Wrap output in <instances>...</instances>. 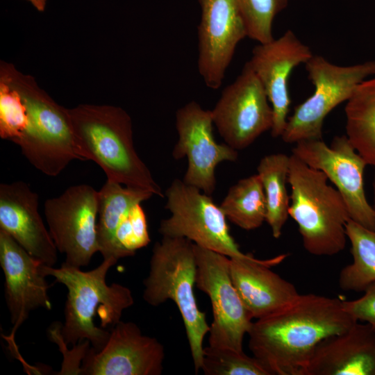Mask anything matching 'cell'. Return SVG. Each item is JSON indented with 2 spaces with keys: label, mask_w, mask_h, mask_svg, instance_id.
I'll return each mask as SVG.
<instances>
[{
  "label": "cell",
  "mask_w": 375,
  "mask_h": 375,
  "mask_svg": "<svg viewBox=\"0 0 375 375\" xmlns=\"http://www.w3.org/2000/svg\"><path fill=\"white\" fill-rule=\"evenodd\" d=\"M0 137L17 144L39 171L58 175L76 151L68 108L58 104L30 75L0 65Z\"/></svg>",
  "instance_id": "1"
},
{
  "label": "cell",
  "mask_w": 375,
  "mask_h": 375,
  "mask_svg": "<svg viewBox=\"0 0 375 375\" xmlns=\"http://www.w3.org/2000/svg\"><path fill=\"white\" fill-rule=\"evenodd\" d=\"M356 322L340 298L299 294L283 308L253 322L249 347L272 375H303L317 344Z\"/></svg>",
  "instance_id": "2"
},
{
  "label": "cell",
  "mask_w": 375,
  "mask_h": 375,
  "mask_svg": "<svg viewBox=\"0 0 375 375\" xmlns=\"http://www.w3.org/2000/svg\"><path fill=\"white\" fill-rule=\"evenodd\" d=\"M68 113L81 160L95 162L109 181L163 197L160 187L135 149L131 118L124 109L81 104L68 109Z\"/></svg>",
  "instance_id": "3"
},
{
  "label": "cell",
  "mask_w": 375,
  "mask_h": 375,
  "mask_svg": "<svg viewBox=\"0 0 375 375\" xmlns=\"http://www.w3.org/2000/svg\"><path fill=\"white\" fill-rule=\"evenodd\" d=\"M117 262L113 258L103 259L100 265L88 272L64 264L60 268L41 265L45 276H52L67 289L65 322L60 330L67 345L88 340L92 349L101 350L110 336V331L104 328L119 322L123 311L133 306L134 299L128 288L106 283V274Z\"/></svg>",
  "instance_id": "4"
},
{
  "label": "cell",
  "mask_w": 375,
  "mask_h": 375,
  "mask_svg": "<svg viewBox=\"0 0 375 375\" xmlns=\"http://www.w3.org/2000/svg\"><path fill=\"white\" fill-rule=\"evenodd\" d=\"M322 171L308 166L292 153L288 183L290 185L289 216L295 221L304 249L317 256H334L344 249L347 205Z\"/></svg>",
  "instance_id": "5"
},
{
  "label": "cell",
  "mask_w": 375,
  "mask_h": 375,
  "mask_svg": "<svg viewBox=\"0 0 375 375\" xmlns=\"http://www.w3.org/2000/svg\"><path fill=\"white\" fill-rule=\"evenodd\" d=\"M197 263L194 243L184 238L162 236L152 249L150 269L144 280V300L158 306L174 302L181 315L195 374L201 369L203 340L210 330L206 313L194 295Z\"/></svg>",
  "instance_id": "6"
},
{
  "label": "cell",
  "mask_w": 375,
  "mask_h": 375,
  "mask_svg": "<svg viewBox=\"0 0 375 375\" xmlns=\"http://www.w3.org/2000/svg\"><path fill=\"white\" fill-rule=\"evenodd\" d=\"M305 66L315 90L288 118L281 136L288 144L322 139L326 117L336 106L347 102L362 81L375 75V60L340 66L322 56L313 55Z\"/></svg>",
  "instance_id": "7"
},
{
  "label": "cell",
  "mask_w": 375,
  "mask_h": 375,
  "mask_svg": "<svg viewBox=\"0 0 375 375\" xmlns=\"http://www.w3.org/2000/svg\"><path fill=\"white\" fill-rule=\"evenodd\" d=\"M169 217L162 219V236L186 238L194 244L231 258H246L230 233L227 218L210 195L175 179L165 192Z\"/></svg>",
  "instance_id": "8"
},
{
  "label": "cell",
  "mask_w": 375,
  "mask_h": 375,
  "mask_svg": "<svg viewBox=\"0 0 375 375\" xmlns=\"http://www.w3.org/2000/svg\"><path fill=\"white\" fill-rule=\"evenodd\" d=\"M194 251L196 286L208 295L212 306L208 346L242 351L253 318L233 283L230 258L195 244Z\"/></svg>",
  "instance_id": "9"
},
{
  "label": "cell",
  "mask_w": 375,
  "mask_h": 375,
  "mask_svg": "<svg viewBox=\"0 0 375 375\" xmlns=\"http://www.w3.org/2000/svg\"><path fill=\"white\" fill-rule=\"evenodd\" d=\"M292 153L324 173L342 197L351 219L375 231V212L364 189V171L368 165L346 135L335 136L329 146L322 139L300 141Z\"/></svg>",
  "instance_id": "10"
},
{
  "label": "cell",
  "mask_w": 375,
  "mask_h": 375,
  "mask_svg": "<svg viewBox=\"0 0 375 375\" xmlns=\"http://www.w3.org/2000/svg\"><path fill=\"white\" fill-rule=\"evenodd\" d=\"M98 192L89 185L68 188L44 203L49 233L65 265L81 268L99 251L97 239Z\"/></svg>",
  "instance_id": "11"
},
{
  "label": "cell",
  "mask_w": 375,
  "mask_h": 375,
  "mask_svg": "<svg viewBox=\"0 0 375 375\" xmlns=\"http://www.w3.org/2000/svg\"><path fill=\"white\" fill-rule=\"evenodd\" d=\"M211 112L219 135L237 151L249 147L273 125V110L266 92L247 62L222 90Z\"/></svg>",
  "instance_id": "12"
},
{
  "label": "cell",
  "mask_w": 375,
  "mask_h": 375,
  "mask_svg": "<svg viewBox=\"0 0 375 375\" xmlns=\"http://www.w3.org/2000/svg\"><path fill=\"white\" fill-rule=\"evenodd\" d=\"M175 124L178 139L172 156L175 160L188 159L183 181L211 195L216 188L217 166L224 161H236L238 151L215 140L211 110L194 101L177 110Z\"/></svg>",
  "instance_id": "13"
},
{
  "label": "cell",
  "mask_w": 375,
  "mask_h": 375,
  "mask_svg": "<svg viewBox=\"0 0 375 375\" xmlns=\"http://www.w3.org/2000/svg\"><path fill=\"white\" fill-rule=\"evenodd\" d=\"M197 67L206 85L219 88L247 31L235 0H199Z\"/></svg>",
  "instance_id": "14"
},
{
  "label": "cell",
  "mask_w": 375,
  "mask_h": 375,
  "mask_svg": "<svg viewBox=\"0 0 375 375\" xmlns=\"http://www.w3.org/2000/svg\"><path fill=\"white\" fill-rule=\"evenodd\" d=\"M163 345L144 335L132 322H118L110 329L104 347L88 351L81 374L86 375H160L165 360Z\"/></svg>",
  "instance_id": "15"
},
{
  "label": "cell",
  "mask_w": 375,
  "mask_h": 375,
  "mask_svg": "<svg viewBox=\"0 0 375 375\" xmlns=\"http://www.w3.org/2000/svg\"><path fill=\"white\" fill-rule=\"evenodd\" d=\"M314 54L291 30L277 39L259 43L247 62L256 74L273 110V138L281 137L285 128L291 103L288 80L292 71L305 64Z\"/></svg>",
  "instance_id": "16"
},
{
  "label": "cell",
  "mask_w": 375,
  "mask_h": 375,
  "mask_svg": "<svg viewBox=\"0 0 375 375\" xmlns=\"http://www.w3.org/2000/svg\"><path fill=\"white\" fill-rule=\"evenodd\" d=\"M0 264L5 277V297L13 325L10 338L38 308L51 310L50 287L42 273L43 264L31 256L10 235L0 228Z\"/></svg>",
  "instance_id": "17"
},
{
  "label": "cell",
  "mask_w": 375,
  "mask_h": 375,
  "mask_svg": "<svg viewBox=\"0 0 375 375\" xmlns=\"http://www.w3.org/2000/svg\"><path fill=\"white\" fill-rule=\"evenodd\" d=\"M0 228L31 256L53 267L58 249L38 212V195L23 181L0 185Z\"/></svg>",
  "instance_id": "18"
},
{
  "label": "cell",
  "mask_w": 375,
  "mask_h": 375,
  "mask_svg": "<svg viewBox=\"0 0 375 375\" xmlns=\"http://www.w3.org/2000/svg\"><path fill=\"white\" fill-rule=\"evenodd\" d=\"M287 254L260 260L249 254L230 258L233 283L253 319H260L283 308L299 294L296 287L270 268L282 262Z\"/></svg>",
  "instance_id": "19"
},
{
  "label": "cell",
  "mask_w": 375,
  "mask_h": 375,
  "mask_svg": "<svg viewBox=\"0 0 375 375\" xmlns=\"http://www.w3.org/2000/svg\"><path fill=\"white\" fill-rule=\"evenodd\" d=\"M303 375H375V331L357 322L324 339Z\"/></svg>",
  "instance_id": "20"
},
{
  "label": "cell",
  "mask_w": 375,
  "mask_h": 375,
  "mask_svg": "<svg viewBox=\"0 0 375 375\" xmlns=\"http://www.w3.org/2000/svg\"><path fill=\"white\" fill-rule=\"evenodd\" d=\"M153 195L150 192L123 187L108 180L98 191L97 239L103 259L118 260L122 258L116 242L117 229L133 206Z\"/></svg>",
  "instance_id": "21"
},
{
  "label": "cell",
  "mask_w": 375,
  "mask_h": 375,
  "mask_svg": "<svg viewBox=\"0 0 375 375\" xmlns=\"http://www.w3.org/2000/svg\"><path fill=\"white\" fill-rule=\"evenodd\" d=\"M344 112L346 135L367 165L375 167V75L357 87Z\"/></svg>",
  "instance_id": "22"
},
{
  "label": "cell",
  "mask_w": 375,
  "mask_h": 375,
  "mask_svg": "<svg viewBox=\"0 0 375 375\" xmlns=\"http://www.w3.org/2000/svg\"><path fill=\"white\" fill-rule=\"evenodd\" d=\"M290 156L272 153L264 156L257 167L266 200L265 222L274 238H278L288 218L290 196L286 183L288 178Z\"/></svg>",
  "instance_id": "23"
},
{
  "label": "cell",
  "mask_w": 375,
  "mask_h": 375,
  "mask_svg": "<svg viewBox=\"0 0 375 375\" xmlns=\"http://www.w3.org/2000/svg\"><path fill=\"white\" fill-rule=\"evenodd\" d=\"M346 233L353 260L340 271L338 285L344 291L363 292L375 282V231L349 219Z\"/></svg>",
  "instance_id": "24"
},
{
  "label": "cell",
  "mask_w": 375,
  "mask_h": 375,
  "mask_svg": "<svg viewBox=\"0 0 375 375\" xmlns=\"http://www.w3.org/2000/svg\"><path fill=\"white\" fill-rule=\"evenodd\" d=\"M227 219L238 227L251 231L262 226L266 219V200L259 175L254 174L232 185L219 205Z\"/></svg>",
  "instance_id": "25"
},
{
  "label": "cell",
  "mask_w": 375,
  "mask_h": 375,
  "mask_svg": "<svg viewBox=\"0 0 375 375\" xmlns=\"http://www.w3.org/2000/svg\"><path fill=\"white\" fill-rule=\"evenodd\" d=\"M201 370L206 375H272L259 359L244 351L210 346L203 349Z\"/></svg>",
  "instance_id": "26"
},
{
  "label": "cell",
  "mask_w": 375,
  "mask_h": 375,
  "mask_svg": "<svg viewBox=\"0 0 375 375\" xmlns=\"http://www.w3.org/2000/svg\"><path fill=\"white\" fill-rule=\"evenodd\" d=\"M247 37L258 43L274 39L273 22L288 6L289 0H235Z\"/></svg>",
  "instance_id": "27"
},
{
  "label": "cell",
  "mask_w": 375,
  "mask_h": 375,
  "mask_svg": "<svg viewBox=\"0 0 375 375\" xmlns=\"http://www.w3.org/2000/svg\"><path fill=\"white\" fill-rule=\"evenodd\" d=\"M116 242L122 258L133 256L150 242L147 221L141 203L132 207L116 231Z\"/></svg>",
  "instance_id": "28"
},
{
  "label": "cell",
  "mask_w": 375,
  "mask_h": 375,
  "mask_svg": "<svg viewBox=\"0 0 375 375\" xmlns=\"http://www.w3.org/2000/svg\"><path fill=\"white\" fill-rule=\"evenodd\" d=\"M358 299L342 300L344 310L356 321L365 322L375 331V282L369 285Z\"/></svg>",
  "instance_id": "29"
},
{
  "label": "cell",
  "mask_w": 375,
  "mask_h": 375,
  "mask_svg": "<svg viewBox=\"0 0 375 375\" xmlns=\"http://www.w3.org/2000/svg\"><path fill=\"white\" fill-rule=\"evenodd\" d=\"M29 1L32 5L40 12H42L45 9L47 0H26Z\"/></svg>",
  "instance_id": "30"
},
{
  "label": "cell",
  "mask_w": 375,
  "mask_h": 375,
  "mask_svg": "<svg viewBox=\"0 0 375 375\" xmlns=\"http://www.w3.org/2000/svg\"><path fill=\"white\" fill-rule=\"evenodd\" d=\"M373 192H374V203L372 205V208L375 212V172H374V180H373Z\"/></svg>",
  "instance_id": "31"
}]
</instances>
